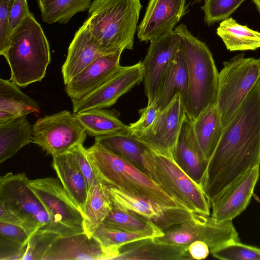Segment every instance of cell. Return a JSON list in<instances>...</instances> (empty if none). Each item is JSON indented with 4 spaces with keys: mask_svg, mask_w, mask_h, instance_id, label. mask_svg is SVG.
Here are the masks:
<instances>
[{
    "mask_svg": "<svg viewBox=\"0 0 260 260\" xmlns=\"http://www.w3.org/2000/svg\"><path fill=\"white\" fill-rule=\"evenodd\" d=\"M260 165V79L228 124L200 185L210 203L240 177Z\"/></svg>",
    "mask_w": 260,
    "mask_h": 260,
    "instance_id": "6da1fadb",
    "label": "cell"
},
{
    "mask_svg": "<svg viewBox=\"0 0 260 260\" xmlns=\"http://www.w3.org/2000/svg\"><path fill=\"white\" fill-rule=\"evenodd\" d=\"M87 154L98 180L106 186L150 200L166 208H184L147 174L99 143L94 142L87 148Z\"/></svg>",
    "mask_w": 260,
    "mask_h": 260,
    "instance_id": "7a4b0ae2",
    "label": "cell"
},
{
    "mask_svg": "<svg viewBox=\"0 0 260 260\" xmlns=\"http://www.w3.org/2000/svg\"><path fill=\"white\" fill-rule=\"evenodd\" d=\"M11 70L10 80L25 87L42 81L51 62L50 46L41 25L30 13L14 29L2 54Z\"/></svg>",
    "mask_w": 260,
    "mask_h": 260,
    "instance_id": "3957f363",
    "label": "cell"
},
{
    "mask_svg": "<svg viewBox=\"0 0 260 260\" xmlns=\"http://www.w3.org/2000/svg\"><path fill=\"white\" fill-rule=\"evenodd\" d=\"M141 8L140 0H93L84 23L106 54L133 50Z\"/></svg>",
    "mask_w": 260,
    "mask_h": 260,
    "instance_id": "277c9868",
    "label": "cell"
},
{
    "mask_svg": "<svg viewBox=\"0 0 260 260\" xmlns=\"http://www.w3.org/2000/svg\"><path fill=\"white\" fill-rule=\"evenodd\" d=\"M180 36L188 75L186 114L193 120L207 108L216 105L219 73L211 52L195 37L185 24L174 29Z\"/></svg>",
    "mask_w": 260,
    "mask_h": 260,
    "instance_id": "5b68a950",
    "label": "cell"
},
{
    "mask_svg": "<svg viewBox=\"0 0 260 260\" xmlns=\"http://www.w3.org/2000/svg\"><path fill=\"white\" fill-rule=\"evenodd\" d=\"M146 174L185 209L210 215V204L200 184L178 165L172 153L147 147L144 154Z\"/></svg>",
    "mask_w": 260,
    "mask_h": 260,
    "instance_id": "8992f818",
    "label": "cell"
},
{
    "mask_svg": "<svg viewBox=\"0 0 260 260\" xmlns=\"http://www.w3.org/2000/svg\"><path fill=\"white\" fill-rule=\"evenodd\" d=\"M260 79V58L239 54L223 63L216 103L223 128Z\"/></svg>",
    "mask_w": 260,
    "mask_h": 260,
    "instance_id": "52a82bcc",
    "label": "cell"
},
{
    "mask_svg": "<svg viewBox=\"0 0 260 260\" xmlns=\"http://www.w3.org/2000/svg\"><path fill=\"white\" fill-rule=\"evenodd\" d=\"M25 173H8L0 178V204L17 216L29 237L46 231L51 218L29 186Z\"/></svg>",
    "mask_w": 260,
    "mask_h": 260,
    "instance_id": "ba28073f",
    "label": "cell"
},
{
    "mask_svg": "<svg viewBox=\"0 0 260 260\" xmlns=\"http://www.w3.org/2000/svg\"><path fill=\"white\" fill-rule=\"evenodd\" d=\"M29 184L51 217V224L46 231L61 237L84 232L83 215L58 179L30 180Z\"/></svg>",
    "mask_w": 260,
    "mask_h": 260,
    "instance_id": "9c48e42d",
    "label": "cell"
},
{
    "mask_svg": "<svg viewBox=\"0 0 260 260\" xmlns=\"http://www.w3.org/2000/svg\"><path fill=\"white\" fill-rule=\"evenodd\" d=\"M163 232V236L154 238L155 241L187 249L191 242L202 241L208 245L211 253L230 243L240 241L232 220L218 221L210 215L194 212L189 220Z\"/></svg>",
    "mask_w": 260,
    "mask_h": 260,
    "instance_id": "30bf717a",
    "label": "cell"
},
{
    "mask_svg": "<svg viewBox=\"0 0 260 260\" xmlns=\"http://www.w3.org/2000/svg\"><path fill=\"white\" fill-rule=\"evenodd\" d=\"M32 129V143L52 156L83 144L87 135L74 113L66 110L40 118Z\"/></svg>",
    "mask_w": 260,
    "mask_h": 260,
    "instance_id": "8fae6325",
    "label": "cell"
},
{
    "mask_svg": "<svg viewBox=\"0 0 260 260\" xmlns=\"http://www.w3.org/2000/svg\"><path fill=\"white\" fill-rule=\"evenodd\" d=\"M180 44L181 37L174 30L150 41L147 54L141 61L148 102L155 100Z\"/></svg>",
    "mask_w": 260,
    "mask_h": 260,
    "instance_id": "7c38bea8",
    "label": "cell"
},
{
    "mask_svg": "<svg viewBox=\"0 0 260 260\" xmlns=\"http://www.w3.org/2000/svg\"><path fill=\"white\" fill-rule=\"evenodd\" d=\"M186 115L182 97L178 93L148 128L133 137L150 148L172 154Z\"/></svg>",
    "mask_w": 260,
    "mask_h": 260,
    "instance_id": "4fadbf2b",
    "label": "cell"
},
{
    "mask_svg": "<svg viewBox=\"0 0 260 260\" xmlns=\"http://www.w3.org/2000/svg\"><path fill=\"white\" fill-rule=\"evenodd\" d=\"M143 81L141 61L122 66L110 78L82 98L72 101L73 113L109 108L123 94Z\"/></svg>",
    "mask_w": 260,
    "mask_h": 260,
    "instance_id": "5bb4252c",
    "label": "cell"
},
{
    "mask_svg": "<svg viewBox=\"0 0 260 260\" xmlns=\"http://www.w3.org/2000/svg\"><path fill=\"white\" fill-rule=\"evenodd\" d=\"M186 0H149L137 28L138 39L147 42L174 29L186 14Z\"/></svg>",
    "mask_w": 260,
    "mask_h": 260,
    "instance_id": "9a60e30c",
    "label": "cell"
},
{
    "mask_svg": "<svg viewBox=\"0 0 260 260\" xmlns=\"http://www.w3.org/2000/svg\"><path fill=\"white\" fill-rule=\"evenodd\" d=\"M259 176V165L244 174L211 203V217L218 221L232 220L249 204Z\"/></svg>",
    "mask_w": 260,
    "mask_h": 260,
    "instance_id": "2e32d148",
    "label": "cell"
},
{
    "mask_svg": "<svg viewBox=\"0 0 260 260\" xmlns=\"http://www.w3.org/2000/svg\"><path fill=\"white\" fill-rule=\"evenodd\" d=\"M123 50L107 54L97 58L65 84V91L71 101L78 100L99 87L122 67Z\"/></svg>",
    "mask_w": 260,
    "mask_h": 260,
    "instance_id": "e0dca14e",
    "label": "cell"
},
{
    "mask_svg": "<svg viewBox=\"0 0 260 260\" xmlns=\"http://www.w3.org/2000/svg\"><path fill=\"white\" fill-rule=\"evenodd\" d=\"M172 155L181 169L194 181L200 184L208 162L196 138L193 120L187 114Z\"/></svg>",
    "mask_w": 260,
    "mask_h": 260,
    "instance_id": "ac0fdd59",
    "label": "cell"
},
{
    "mask_svg": "<svg viewBox=\"0 0 260 260\" xmlns=\"http://www.w3.org/2000/svg\"><path fill=\"white\" fill-rule=\"evenodd\" d=\"M105 54H107L100 48L83 23L75 33L62 66L61 73L64 85L93 61Z\"/></svg>",
    "mask_w": 260,
    "mask_h": 260,
    "instance_id": "d6986e66",
    "label": "cell"
},
{
    "mask_svg": "<svg viewBox=\"0 0 260 260\" xmlns=\"http://www.w3.org/2000/svg\"><path fill=\"white\" fill-rule=\"evenodd\" d=\"M63 259H110V256L96 239L83 232L59 237L43 258Z\"/></svg>",
    "mask_w": 260,
    "mask_h": 260,
    "instance_id": "ffe728a7",
    "label": "cell"
},
{
    "mask_svg": "<svg viewBox=\"0 0 260 260\" xmlns=\"http://www.w3.org/2000/svg\"><path fill=\"white\" fill-rule=\"evenodd\" d=\"M52 157V167L58 179L83 214L88 186L79 167L74 148Z\"/></svg>",
    "mask_w": 260,
    "mask_h": 260,
    "instance_id": "44dd1931",
    "label": "cell"
},
{
    "mask_svg": "<svg viewBox=\"0 0 260 260\" xmlns=\"http://www.w3.org/2000/svg\"><path fill=\"white\" fill-rule=\"evenodd\" d=\"M115 259L191 260L192 258L187 248L158 242L154 238H149L121 246Z\"/></svg>",
    "mask_w": 260,
    "mask_h": 260,
    "instance_id": "7402d4cb",
    "label": "cell"
},
{
    "mask_svg": "<svg viewBox=\"0 0 260 260\" xmlns=\"http://www.w3.org/2000/svg\"><path fill=\"white\" fill-rule=\"evenodd\" d=\"M188 87L187 66L181 40L180 47L170 65L163 84L154 100L157 106L160 110H162L178 93L181 94L185 104Z\"/></svg>",
    "mask_w": 260,
    "mask_h": 260,
    "instance_id": "603a6c76",
    "label": "cell"
},
{
    "mask_svg": "<svg viewBox=\"0 0 260 260\" xmlns=\"http://www.w3.org/2000/svg\"><path fill=\"white\" fill-rule=\"evenodd\" d=\"M74 114L90 137L119 133L131 134L129 126L119 119L114 110L95 108Z\"/></svg>",
    "mask_w": 260,
    "mask_h": 260,
    "instance_id": "cb8c5ba5",
    "label": "cell"
},
{
    "mask_svg": "<svg viewBox=\"0 0 260 260\" xmlns=\"http://www.w3.org/2000/svg\"><path fill=\"white\" fill-rule=\"evenodd\" d=\"M193 127L203 155L208 162L223 129L221 116L216 105L207 108L193 120Z\"/></svg>",
    "mask_w": 260,
    "mask_h": 260,
    "instance_id": "d4e9b609",
    "label": "cell"
},
{
    "mask_svg": "<svg viewBox=\"0 0 260 260\" xmlns=\"http://www.w3.org/2000/svg\"><path fill=\"white\" fill-rule=\"evenodd\" d=\"M32 125L26 116L0 124V162L17 153L25 146L32 143Z\"/></svg>",
    "mask_w": 260,
    "mask_h": 260,
    "instance_id": "484cf974",
    "label": "cell"
},
{
    "mask_svg": "<svg viewBox=\"0 0 260 260\" xmlns=\"http://www.w3.org/2000/svg\"><path fill=\"white\" fill-rule=\"evenodd\" d=\"M113 203L107 187L99 181L88 190L84 211V232L91 237L111 209Z\"/></svg>",
    "mask_w": 260,
    "mask_h": 260,
    "instance_id": "4316f807",
    "label": "cell"
},
{
    "mask_svg": "<svg viewBox=\"0 0 260 260\" xmlns=\"http://www.w3.org/2000/svg\"><path fill=\"white\" fill-rule=\"evenodd\" d=\"M216 33L230 51L254 50L260 48V32L238 23L232 17L221 21Z\"/></svg>",
    "mask_w": 260,
    "mask_h": 260,
    "instance_id": "83f0119b",
    "label": "cell"
},
{
    "mask_svg": "<svg viewBox=\"0 0 260 260\" xmlns=\"http://www.w3.org/2000/svg\"><path fill=\"white\" fill-rule=\"evenodd\" d=\"M94 140V142L125 159L146 173L144 154L147 146L130 134H113L95 137Z\"/></svg>",
    "mask_w": 260,
    "mask_h": 260,
    "instance_id": "f1b7e54d",
    "label": "cell"
},
{
    "mask_svg": "<svg viewBox=\"0 0 260 260\" xmlns=\"http://www.w3.org/2000/svg\"><path fill=\"white\" fill-rule=\"evenodd\" d=\"M16 83L0 79V111L12 114L16 118L39 113L38 102L24 93Z\"/></svg>",
    "mask_w": 260,
    "mask_h": 260,
    "instance_id": "f546056e",
    "label": "cell"
},
{
    "mask_svg": "<svg viewBox=\"0 0 260 260\" xmlns=\"http://www.w3.org/2000/svg\"><path fill=\"white\" fill-rule=\"evenodd\" d=\"M92 236L110 255V259L119 254L120 248L129 243L140 240L156 237L150 233L133 232L119 229L102 222Z\"/></svg>",
    "mask_w": 260,
    "mask_h": 260,
    "instance_id": "4dcf8cb0",
    "label": "cell"
},
{
    "mask_svg": "<svg viewBox=\"0 0 260 260\" xmlns=\"http://www.w3.org/2000/svg\"><path fill=\"white\" fill-rule=\"evenodd\" d=\"M103 222L127 231L150 233L156 237H161L164 234V232L151 219L134 212L120 208L113 204Z\"/></svg>",
    "mask_w": 260,
    "mask_h": 260,
    "instance_id": "1f68e13d",
    "label": "cell"
},
{
    "mask_svg": "<svg viewBox=\"0 0 260 260\" xmlns=\"http://www.w3.org/2000/svg\"><path fill=\"white\" fill-rule=\"evenodd\" d=\"M92 0H37L43 21L66 24L76 14L89 9Z\"/></svg>",
    "mask_w": 260,
    "mask_h": 260,
    "instance_id": "d6a6232c",
    "label": "cell"
},
{
    "mask_svg": "<svg viewBox=\"0 0 260 260\" xmlns=\"http://www.w3.org/2000/svg\"><path fill=\"white\" fill-rule=\"evenodd\" d=\"M113 204L146 217L152 221L161 218L169 209L150 200L127 194L114 187H107Z\"/></svg>",
    "mask_w": 260,
    "mask_h": 260,
    "instance_id": "836d02e7",
    "label": "cell"
},
{
    "mask_svg": "<svg viewBox=\"0 0 260 260\" xmlns=\"http://www.w3.org/2000/svg\"><path fill=\"white\" fill-rule=\"evenodd\" d=\"M245 1L205 0L201 8L205 23L210 25L229 18Z\"/></svg>",
    "mask_w": 260,
    "mask_h": 260,
    "instance_id": "e575fe53",
    "label": "cell"
},
{
    "mask_svg": "<svg viewBox=\"0 0 260 260\" xmlns=\"http://www.w3.org/2000/svg\"><path fill=\"white\" fill-rule=\"evenodd\" d=\"M222 260H260V248L239 242L226 244L211 253Z\"/></svg>",
    "mask_w": 260,
    "mask_h": 260,
    "instance_id": "d590c367",
    "label": "cell"
},
{
    "mask_svg": "<svg viewBox=\"0 0 260 260\" xmlns=\"http://www.w3.org/2000/svg\"><path fill=\"white\" fill-rule=\"evenodd\" d=\"M59 237L56 233L38 230L29 238L23 260H43L46 253Z\"/></svg>",
    "mask_w": 260,
    "mask_h": 260,
    "instance_id": "8d00e7d4",
    "label": "cell"
},
{
    "mask_svg": "<svg viewBox=\"0 0 260 260\" xmlns=\"http://www.w3.org/2000/svg\"><path fill=\"white\" fill-rule=\"evenodd\" d=\"M160 111L154 101L148 102L146 107L139 110L140 115L139 119L128 125L130 134L135 136L148 128L154 122Z\"/></svg>",
    "mask_w": 260,
    "mask_h": 260,
    "instance_id": "74e56055",
    "label": "cell"
},
{
    "mask_svg": "<svg viewBox=\"0 0 260 260\" xmlns=\"http://www.w3.org/2000/svg\"><path fill=\"white\" fill-rule=\"evenodd\" d=\"M13 0H0V55L9 45L11 31L10 26V10Z\"/></svg>",
    "mask_w": 260,
    "mask_h": 260,
    "instance_id": "f35d334b",
    "label": "cell"
},
{
    "mask_svg": "<svg viewBox=\"0 0 260 260\" xmlns=\"http://www.w3.org/2000/svg\"><path fill=\"white\" fill-rule=\"evenodd\" d=\"M79 167L88 184L89 189L99 181L89 162L87 154V148L83 144H79L74 147Z\"/></svg>",
    "mask_w": 260,
    "mask_h": 260,
    "instance_id": "ab89813d",
    "label": "cell"
},
{
    "mask_svg": "<svg viewBox=\"0 0 260 260\" xmlns=\"http://www.w3.org/2000/svg\"><path fill=\"white\" fill-rule=\"evenodd\" d=\"M27 245L22 246L0 236V259L23 260Z\"/></svg>",
    "mask_w": 260,
    "mask_h": 260,
    "instance_id": "60d3db41",
    "label": "cell"
},
{
    "mask_svg": "<svg viewBox=\"0 0 260 260\" xmlns=\"http://www.w3.org/2000/svg\"><path fill=\"white\" fill-rule=\"evenodd\" d=\"M0 236L22 246L27 245L29 236L21 226L0 222Z\"/></svg>",
    "mask_w": 260,
    "mask_h": 260,
    "instance_id": "b9f144b4",
    "label": "cell"
},
{
    "mask_svg": "<svg viewBox=\"0 0 260 260\" xmlns=\"http://www.w3.org/2000/svg\"><path fill=\"white\" fill-rule=\"evenodd\" d=\"M30 13L27 0H13L9 15L11 33Z\"/></svg>",
    "mask_w": 260,
    "mask_h": 260,
    "instance_id": "7bdbcfd3",
    "label": "cell"
},
{
    "mask_svg": "<svg viewBox=\"0 0 260 260\" xmlns=\"http://www.w3.org/2000/svg\"><path fill=\"white\" fill-rule=\"evenodd\" d=\"M187 249L189 254L194 259H205L210 252L208 245L205 242L200 240L191 242Z\"/></svg>",
    "mask_w": 260,
    "mask_h": 260,
    "instance_id": "ee69618b",
    "label": "cell"
},
{
    "mask_svg": "<svg viewBox=\"0 0 260 260\" xmlns=\"http://www.w3.org/2000/svg\"><path fill=\"white\" fill-rule=\"evenodd\" d=\"M0 222L23 228V223L20 219L2 204H0Z\"/></svg>",
    "mask_w": 260,
    "mask_h": 260,
    "instance_id": "f6af8a7d",
    "label": "cell"
},
{
    "mask_svg": "<svg viewBox=\"0 0 260 260\" xmlns=\"http://www.w3.org/2000/svg\"><path fill=\"white\" fill-rule=\"evenodd\" d=\"M260 13V0H252Z\"/></svg>",
    "mask_w": 260,
    "mask_h": 260,
    "instance_id": "bcb514c9",
    "label": "cell"
},
{
    "mask_svg": "<svg viewBox=\"0 0 260 260\" xmlns=\"http://www.w3.org/2000/svg\"><path fill=\"white\" fill-rule=\"evenodd\" d=\"M201 0H196V2H200Z\"/></svg>",
    "mask_w": 260,
    "mask_h": 260,
    "instance_id": "7dc6e473",
    "label": "cell"
}]
</instances>
